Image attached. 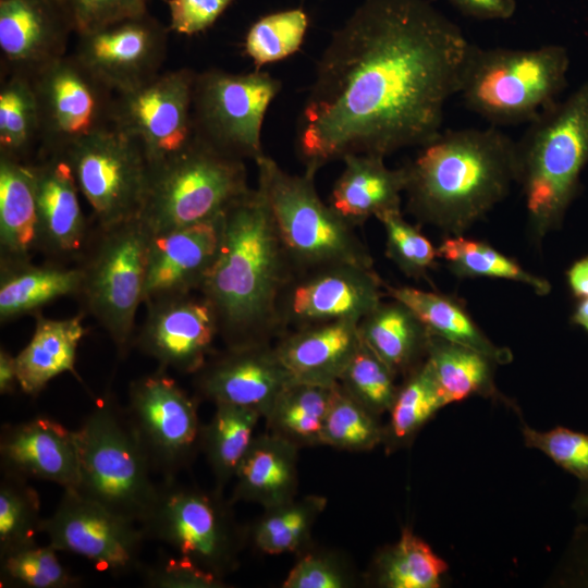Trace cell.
Instances as JSON below:
<instances>
[{"mask_svg":"<svg viewBox=\"0 0 588 588\" xmlns=\"http://www.w3.org/2000/svg\"><path fill=\"white\" fill-rule=\"evenodd\" d=\"M470 45L427 0H364L317 63L296 127L305 170L430 142L457 95Z\"/></svg>","mask_w":588,"mask_h":588,"instance_id":"1","label":"cell"},{"mask_svg":"<svg viewBox=\"0 0 588 588\" xmlns=\"http://www.w3.org/2000/svg\"><path fill=\"white\" fill-rule=\"evenodd\" d=\"M294 274L266 196L250 188L223 213L218 254L198 290L225 347L285 333L280 301Z\"/></svg>","mask_w":588,"mask_h":588,"instance_id":"2","label":"cell"},{"mask_svg":"<svg viewBox=\"0 0 588 588\" xmlns=\"http://www.w3.org/2000/svg\"><path fill=\"white\" fill-rule=\"evenodd\" d=\"M419 148L404 166L406 207L445 235L464 234L517 183L516 140L494 126L441 131Z\"/></svg>","mask_w":588,"mask_h":588,"instance_id":"3","label":"cell"},{"mask_svg":"<svg viewBox=\"0 0 588 588\" xmlns=\"http://www.w3.org/2000/svg\"><path fill=\"white\" fill-rule=\"evenodd\" d=\"M516 154L528 234L539 246L562 226L588 166V78L528 123Z\"/></svg>","mask_w":588,"mask_h":588,"instance_id":"4","label":"cell"},{"mask_svg":"<svg viewBox=\"0 0 588 588\" xmlns=\"http://www.w3.org/2000/svg\"><path fill=\"white\" fill-rule=\"evenodd\" d=\"M564 46L528 49L470 45L457 95L492 125L529 123L559 100L567 84Z\"/></svg>","mask_w":588,"mask_h":588,"instance_id":"5","label":"cell"},{"mask_svg":"<svg viewBox=\"0 0 588 588\" xmlns=\"http://www.w3.org/2000/svg\"><path fill=\"white\" fill-rule=\"evenodd\" d=\"M255 162L257 187L267 198L295 273L339 264L373 267L354 225L318 195L316 173L291 174L267 155Z\"/></svg>","mask_w":588,"mask_h":588,"instance_id":"6","label":"cell"},{"mask_svg":"<svg viewBox=\"0 0 588 588\" xmlns=\"http://www.w3.org/2000/svg\"><path fill=\"white\" fill-rule=\"evenodd\" d=\"M151 236L139 217L108 226L95 224L76 261L81 283L75 296L82 311L107 331L121 357L134 343Z\"/></svg>","mask_w":588,"mask_h":588,"instance_id":"7","label":"cell"},{"mask_svg":"<svg viewBox=\"0 0 588 588\" xmlns=\"http://www.w3.org/2000/svg\"><path fill=\"white\" fill-rule=\"evenodd\" d=\"M83 497L140 523L157 493L152 470L122 408L111 394L97 400L75 430Z\"/></svg>","mask_w":588,"mask_h":588,"instance_id":"8","label":"cell"},{"mask_svg":"<svg viewBox=\"0 0 588 588\" xmlns=\"http://www.w3.org/2000/svg\"><path fill=\"white\" fill-rule=\"evenodd\" d=\"M250 191L244 160L194 139L170 160L149 168L139 218L152 235L217 218Z\"/></svg>","mask_w":588,"mask_h":588,"instance_id":"9","label":"cell"},{"mask_svg":"<svg viewBox=\"0 0 588 588\" xmlns=\"http://www.w3.org/2000/svg\"><path fill=\"white\" fill-rule=\"evenodd\" d=\"M281 86L278 78L258 70L196 73L192 95L195 138L223 155L257 160L265 155L262 122Z\"/></svg>","mask_w":588,"mask_h":588,"instance_id":"10","label":"cell"},{"mask_svg":"<svg viewBox=\"0 0 588 588\" xmlns=\"http://www.w3.org/2000/svg\"><path fill=\"white\" fill-rule=\"evenodd\" d=\"M139 527L146 539L169 546L220 577L235 566L242 538L217 489L207 493L176 478L162 480Z\"/></svg>","mask_w":588,"mask_h":588,"instance_id":"11","label":"cell"},{"mask_svg":"<svg viewBox=\"0 0 588 588\" xmlns=\"http://www.w3.org/2000/svg\"><path fill=\"white\" fill-rule=\"evenodd\" d=\"M125 413L154 474L175 479L201 450L197 402L160 368L133 380Z\"/></svg>","mask_w":588,"mask_h":588,"instance_id":"12","label":"cell"},{"mask_svg":"<svg viewBox=\"0 0 588 588\" xmlns=\"http://www.w3.org/2000/svg\"><path fill=\"white\" fill-rule=\"evenodd\" d=\"M32 82L40 121L36 157L63 156L82 140L113 127L115 93L72 53L45 66Z\"/></svg>","mask_w":588,"mask_h":588,"instance_id":"13","label":"cell"},{"mask_svg":"<svg viewBox=\"0 0 588 588\" xmlns=\"http://www.w3.org/2000/svg\"><path fill=\"white\" fill-rule=\"evenodd\" d=\"M95 224L108 226L139 217L149 166L139 144L114 126L97 133L65 155Z\"/></svg>","mask_w":588,"mask_h":588,"instance_id":"14","label":"cell"},{"mask_svg":"<svg viewBox=\"0 0 588 588\" xmlns=\"http://www.w3.org/2000/svg\"><path fill=\"white\" fill-rule=\"evenodd\" d=\"M196 72L182 68L118 93L113 126L142 147L149 168L179 155L195 139L192 95Z\"/></svg>","mask_w":588,"mask_h":588,"instance_id":"15","label":"cell"},{"mask_svg":"<svg viewBox=\"0 0 588 588\" xmlns=\"http://www.w3.org/2000/svg\"><path fill=\"white\" fill-rule=\"evenodd\" d=\"M40 532L57 551L77 554L114 576L140 571L145 538L135 523L99 503L64 489L51 516L44 518Z\"/></svg>","mask_w":588,"mask_h":588,"instance_id":"16","label":"cell"},{"mask_svg":"<svg viewBox=\"0 0 588 588\" xmlns=\"http://www.w3.org/2000/svg\"><path fill=\"white\" fill-rule=\"evenodd\" d=\"M169 30L146 11L77 34L72 54L115 94L123 93L161 73Z\"/></svg>","mask_w":588,"mask_h":588,"instance_id":"17","label":"cell"},{"mask_svg":"<svg viewBox=\"0 0 588 588\" xmlns=\"http://www.w3.org/2000/svg\"><path fill=\"white\" fill-rule=\"evenodd\" d=\"M147 314L134 338L142 353L158 368L196 373L216 352L217 317L199 292L167 295L145 302Z\"/></svg>","mask_w":588,"mask_h":588,"instance_id":"18","label":"cell"},{"mask_svg":"<svg viewBox=\"0 0 588 588\" xmlns=\"http://www.w3.org/2000/svg\"><path fill=\"white\" fill-rule=\"evenodd\" d=\"M384 283L373 267L330 265L295 273L280 301L285 329L351 319L359 321L382 301Z\"/></svg>","mask_w":588,"mask_h":588,"instance_id":"19","label":"cell"},{"mask_svg":"<svg viewBox=\"0 0 588 588\" xmlns=\"http://www.w3.org/2000/svg\"><path fill=\"white\" fill-rule=\"evenodd\" d=\"M197 394L213 404L253 408L265 416L293 378L270 343L215 352L193 375Z\"/></svg>","mask_w":588,"mask_h":588,"instance_id":"20","label":"cell"},{"mask_svg":"<svg viewBox=\"0 0 588 588\" xmlns=\"http://www.w3.org/2000/svg\"><path fill=\"white\" fill-rule=\"evenodd\" d=\"M72 33L62 0H0L1 76L32 78L66 54Z\"/></svg>","mask_w":588,"mask_h":588,"instance_id":"21","label":"cell"},{"mask_svg":"<svg viewBox=\"0 0 588 588\" xmlns=\"http://www.w3.org/2000/svg\"><path fill=\"white\" fill-rule=\"evenodd\" d=\"M28 167L36 200L37 252L47 261H77L91 228L81 208L79 189L69 161L61 155L42 156Z\"/></svg>","mask_w":588,"mask_h":588,"instance_id":"22","label":"cell"},{"mask_svg":"<svg viewBox=\"0 0 588 588\" xmlns=\"http://www.w3.org/2000/svg\"><path fill=\"white\" fill-rule=\"evenodd\" d=\"M1 473L76 489L79 457L75 431L58 420L37 416L4 425L0 434Z\"/></svg>","mask_w":588,"mask_h":588,"instance_id":"23","label":"cell"},{"mask_svg":"<svg viewBox=\"0 0 588 588\" xmlns=\"http://www.w3.org/2000/svg\"><path fill=\"white\" fill-rule=\"evenodd\" d=\"M223 215L151 236L146 301L198 292L220 245Z\"/></svg>","mask_w":588,"mask_h":588,"instance_id":"24","label":"cell"},{"mask_svg":"<svg viewBox=\"0 0 588 588\" xmlns=\"http://www.w3.org/2000/svg\"><path fill=\"white\" fill-rule=\"evenodd\" d=\"M360 341L358 321L341 319L285 332L274 347L294 381L332 387Z\"/></svg>","mask_w":588,"mask_h":588,"instance_id":"25","label":"cell"},{"mask_svg":"<svg viewBox=\"0 0 588 588\" xmlns=\"http://www.w3.org/2000/svg\"><path fill=\"white\" fill-rule=\"evenodd\" d=\"M336 179L330 206L351 224L358 225L370 217L401 210L406 184L404 167L391 169L378 155H347Z\"/></svg>","mask_w":588,"mask_h":588,"instance_id":"26","label":"cell"},{"mask_svg":"<svg viewBox=\"0 0 588 588\" xmlns=\"http://www.w3.org/2000/svg\"><path fill=\"white\" fill-rule=\"evenodd\" d=\"M297 450V445L272 432L255 436L233 478V501L256 502L270 509L294 499Z\"/></svg>","mask_w":588,"mask_h":588,"instance_id":"27","label":"cell"},{"mask_svg":"<svg viewBox=\"0 0 588 588\" xmlns=\"http://www.w3.org/2000/svg\"><path fill=\"white\" fill-rule=\"evenodd\" d=\"M35 330L28 344L15 356L20 390L37 396L57 376L75 370L76 352L86 334L84 313L65 319L34 314Z\"/></svg>","mask_w":588,"mask_h":588,"instance_id":"28","label":"cell"},{"mask_svg":"<svg viewBox=\"0 0 588 588\" xmlns=\"http://www.w3.org/2000/svg\"><path fill=\"white\" fill-rule=\"evenodd\" d=\"M363 342L394 372L408 375L426 358L431 333L400 301H382L358 321Z\"/></svg>","mask_w":588,"mask_h":588,"instance_id":"29","label":"cell"},{"mask_svg":"<svg viewBox=\"0 0 588 588\" xmlns=\"http://www.w3.org/2000/svg\"><path fill=\"white\" fill-rule=\"evenodd\" d=\"M37 212L28 163L0 157V267L32 261Z\"/></svg>","mask_w":588,"mask_h":588,"instance_id":"30","label":"cell"},{"mask_svg":"<svg viewBox=\"0 0 588 588\" xmlns=\"http://www.w3.org/2000/svg\"><path fill=\"white\" fill-rule=\"evenodd\" d=\"M384 292L409 307L431 334L474 348L497 364L512 360L510 350L492 343L460 299L411 286L384 284Z\"/></svg>","mask_w":588,"mask_h":588,"instance_id":"31","label":"cell"},{"mask_svg":"<svg viewBox=\"0 0 588 588\" xmlns=\"http://www.w3.org/2000/svg\"><path fill=\"white\" fill-rule=\"evenodd\" d=\"M81 271L75 265L46 261L0 267V320L2 323L78 292Z\"/></svg>","mask_w":588,"mask_h":588,"instance_id":"32","label":"cell"},{"mask_svg":"<svg viewBox=\"0 0 588 588\" xmlns=\"http://www.w3.org/2000/svg\"><path fill=\"white\" fill-rule=\"evenodd\" d=\"M426 360L446 405L475 394H495L492 366L497 363L474 348L431 334Z\"/></svg>","mask_w":588,"mask_h":588,"instance_id":"33","label":"cell"},{"mask_svg":"<svg viewBox=\"0 0 588 588\" xmlns=\"http://www.w3.org/2000/svg\"><path fill=\"white\" fill-rule=\"evenodd\" d=\"M40 137L39 111L32 78L19 74L1 76L0 157L32 162Z\"/></svg>","mask_w":588,"mask_h":588,"instance_id":"34","label":"cell"},{"mask_svg":"<svg viewBox=\"0 0 588 588\" xmlns=\"http://www.w3.org/2000/svg\"><path fill=\"white\" fill-rule=\"evenodd\" d=\"M208 425L203 427L201 450L211 467L217 490L233 479L248 450L261 414L253 408L218 403Z\"/></svg>","mask_w":588,"mask_h":588,"instance_id":"35","label":"cell"},{"mask_svg":"<svg viewBox=\"0 0 588 588\" xmlns=\"http://www.w3.org/2000/svg\"><path fill=\"white\" fill-rule=\"evenodd\" d=\"M450 271L457 278H489L517 282L538 295H548V280L526 270L515 259L502 254L486 242L461 235H445L437 247Z\"/></svg>","mask_w":588,"mask_h":588,"instance_id":"36","label":"cell"},{"mask_svg":"<svg viewBox=\"0 0 588 588\" xmlns=\"http://www.w3.org/2000/svg\"><path fill=\"white\" fill-rule=\"evenodd\" d=\"M333 387L291 382L265 416L270 432L297 446L320 444Z\"/></svg>","mask_w":588,"mask_h":588,"instance_id":"37","label":"cell"},{"mask_svg":"<svg viewBox=\"0 0 588 588\" xmlns=\"http://www.w3.org/2000/svg\"><path fill=\"white\" fill-rule=\"evenodd\" d=\"M446 571L445 561L409 529L375 564L377 584L385 588H438Z\"/></svg>","mask_w":588,"mask_h":588,"instance_id":"38","label":"cell"},{"mask_svg":"<svg viewBox=\"0 0 588 588\" xmlns=\"http://www.w3.org/2000/svg\"><path fill=\"white\" fill-rule=\"evenodd\" d=\"M326 502L324 498L309 495L267 509L252 532L255 547L267 554L298 550L307 540Z\"/></svg>","mask_w":588,"mask_h":588,"instance_id":"39","label":"cell"},{"mask_svg":"<svg viewBox=\"0 0 588 588\" xmlns=\"http://www.w3.org/2000/svg\"><path fill=\"white\" fill-rule=\"evenodd\" d=\"M445 405L430 365L425 359L399 388L384 438L395 443L406 442Z\"/></svg>","mask_w":588,"mask_h":588,"instance_id":"40","label":"cell"},{"mask_svg":"<svg viewBox=\"0 0 588 588\" xmlns=\"http://www.w3.org/2000/svg\"><path fill=\"white\" fill-rule=\"evenodd\" d=\"M377 417L335 383L320 444L354 452L369 451L384 439V429Z\"/></svg>","mask_w":588,"mask_h":588,"instance_id":"41","label":"cell"},{"mask_svg":"<svg viewBox=\"0 0 588 588\" xmlns=\"http://www.w3.org/2000/svg\"><path fill=\"white\" fill-rule=\"evenodd\" d=\"M1 587L74 588L82 579L73 575L49 543L33 542L0 554Z\"/></svg>","mask_w":588,"mask_h":588,"instance_id":"42","label":"cell"},{"mask_svg":"<svg viewBox=\"0 0 588 588\" xmlns=\"http://www.w3.org/2000/svg\"><path fill=\"white\" fill-rule=\"evenodd\" d=\"M40 497L28 480L2 474L0 481V554L36 542L42 523Z\"/></svg>","mask_w":588,"mask_h":588,"instance_id":"43","label":"cell"},{"mask_svg":"<svg viewBox=\"0 0 588 588\" xmlns=\"http://www.w3.org/2000/svg\"><path fill=\"white\" fill-rule=\"evenodd\" d=\"M307 27L308 16L301 8L267 14L249 27L244 50L257 69L280 61L301 48Z\"/></svg>","mask_w":588,"mask_h":588,"instance_id":"44","label":"cell"},{"mask_svg":"<svg viewBox=\"0 0 588 588\" xmlns=\"http://www.w3.org/2000/svg\"><path fill=\"white\" fill-rule=\"evenodd\" d=\"M395 377L390 367L362 340L338 383L365 408L380 416L390 412L395 400L399 390Z\"/></svg>","mask_w":588,"mask_h":588,"instance_id":"45","label":"cell"},{"mask_svg":"<svg viewBox=\"0 0 588 588\" xmlns=\"http://www.w3.org/2000/svg\"><path fill=\"white\" fill-rule=\"evenodd\" d=\"M385 233L388 258L408 278L428 280L436 268L438 249L418 229L406 221L401 210L387 212L378 218Z\"/></svg>","mask_w":588,"mask_h":588,"instance_id":"46","label":"cell"},{"mask_svg":"<svg viewBox=\"0 0 588 588\" xmlns=\"http://www.w3.org/2000/svg\"><path fill=\"white\" fill-rule=\"evenodd\" d=\"M525 443L540 450L556 465L588 481V434L564 427L549 431H537L527 426L523 428Z\"/></svg>","mask_w":588,"mask_h":588,"instance_id":"47","label":"cell"},{"mask_svg":"<svg viewBox=\"0 0 588 588\" xmlns=\"http://www.w3.org/2000/svg\"><path fill=\"white\" fill-rule=\"evenodd\" d=\"M144 583L154 588H219L222 577L176 554H160L155 563L142 566Z\"/></svg>","mask_w":588,"mask_h":588,"instance_id":"48","label":"cell"},{"mask_svg":"<svg viewBox=\"0 0 588 588\" xmlns=\"http://www.w3.org/2000/svg\"><path fill=\"white\" fill-rule=\"evenodd\" d=\"M149 0H62L71 17L74 33L102 26L147 10Z\"/></svg>","mask_w":588,"mask_h":588,"instance_id":"49","label":"cell"},{"mask_svg":"<svg viewBox=\"0 0 588 588\" xmlns=\"http://www.w3.org/2000/svg\"><path fill=\"white\" fill-rule=\"evenodd\" d=\"M351 575L333 556L309 553L302 556L283 581L284 588H344Z\"/></svg>","mask_w":588,"mask_h":588,"instance_id":"50","label":"cell"},{"mask_svg":"<svg viewBox=\"0 0 588 588\" xmlns=\"http://www.w3.org/2000/svg\"><path fill=\"white\" fill-rule=\"evenodd\" d=\"M233 0H168L169 29L193 36L205 32L220 17Z\"/></svg>","mask_w":588,"mask_h":588,"instance_id":"51","label":"cell"},{"mask_svg":"<svg viewBox=\"0 0 588 588\" xmlns=\"http://www.w3.org/2000/svg\"><path fill=\"white\" fill-rule=\"evenodd\" d=\"M462 14L487 21H505L516 11L515 0H445Z\"/></svg>","mask_w":588,"mask_h":588,"instance_id":"52","label":"cell"},{"mask_svg":"<svg viewBox=\"0 0 588 588\" xmlns=\"http://www.w3.org/2000/svg\"><path fill=\"white\" fill-rule=\"evenodd\" d=\"M565 279L576 299L588 297V256L574 260L565 272Z\"/></svg>","mask_w":588,"mask_h":588,"instance_id":"53","label":"cell"},{"mask_svg":"<svg viewBox=\"0 0 588 588\" xmlns=\"http://www.w3.org/2000/svg\"><path fill=\"white\" fill-rule=\"evenodd\" d=\"M20 389L15 356L0 348V394L12 395Z\"/></svg>","mask_w":588,"mask_h":588,"instance_id":"54","label":"cell"},{"mask_svg":"<svg viewBox=\"0 0 588 588\" xmlns=\"http://www.w3.org/2000/svg\"><path fill=\"white\" fill-rule=\"evenodd\" d=\"M569 320L588 333V297L577 299Z\"/></svg>","mask_w":588,"mask_h":588,"instance_id":"55","label":"cell"},{"mask_svg":"<svg viewBox=\"0 0 588 588\" xmlns=\"http://www.w3.org/2000/svg\"><path fill=\"white\" fill-rule=\"evenodd\" d=\"M581 503L584 506L588 507V487L581 497Z\"/></svg>","mask_w":588,"mask_h":588,"instance_id":"56","label":"cell"}]
</instances>
